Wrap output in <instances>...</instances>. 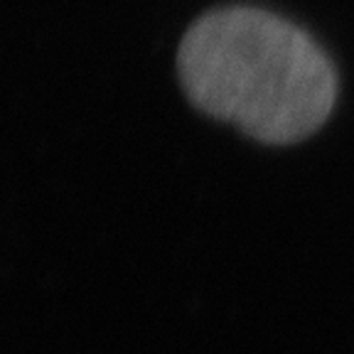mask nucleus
I'll return each mask as SVG.
<instances>
[{
    "instance_id": "nucleus-1",
    "label": "nucleus",
    "mask_w": 354,
    "mask_h": 354,
    "mask_svg": "<svg viewBox=\"0 0 354 354\" xmlns=\"http://www.w3.org/2000/svg\"><path fill=\"white\" fill-rule=\"evenodd\" d=\"M177 72L194 109L268 145L313 136L337 96V74L315 39L249 6L199 17L183 37Z\"/></svg>"
}]
</instances>
